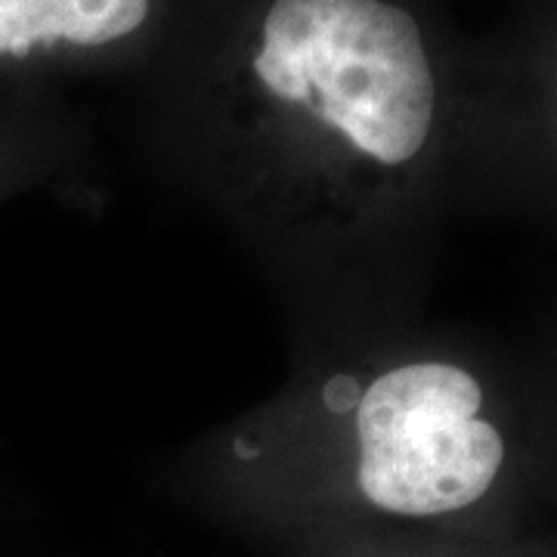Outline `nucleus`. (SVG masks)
Here are the masks:
<instances>
[{"label":"nucleus","instance_id":"1","mask_svg":"<svg viewBox=\"0 0 557 557\" xmlns=\"http://www.w3.org/2000/svg\"><path fill=\"white\" fill-rule=\"evenodd\" d=\"M201 100L245 161L300 193L359 201L428 149L437 75L399 0H233Z\"/></svg>","mask_w":557,"mask_h":557},{"label":"nucleus","instance_id":"2","mask_svg":"<svg viewBox=\"0 0 557 557\" xmlns=\"http://www.w3.org/2000/svg\"><path fill=\"white\" fill-rule=\"evenodd\" d=\"M329 424L357 502L394 518L453 515L490 493L505 440L483 418V387L453 362L347 372L325 391Z\"/></svg>","mask_w":557,"mask_h":557},{"label":"nucleus","instance_id":"3","mask_svg":"<svg viewBox=\"0 0 557 557\" xmlns=\"http://www.w3.org/2000/svg\"><path fill=\"white\" fill-rule=\"evenodd\" d=\"M180 0H0V109L32 106L47 81L156 50Z\"/></svg>","mask_w":557,"mask_h":557},{"label":"nucleus","instance_id":"4","mask_svg":"<svg viewBox=\"0 0 557 557\" xmlns=\"http://www.w3.org/2000/svg\"><path fill=\"white\" fill-rule=\"evenodd\" d=\"M50 149V124L35 106L0 109V199L35 177Z\"/></svg>","mask_w":557,"mask_h":557}]
</instances>
